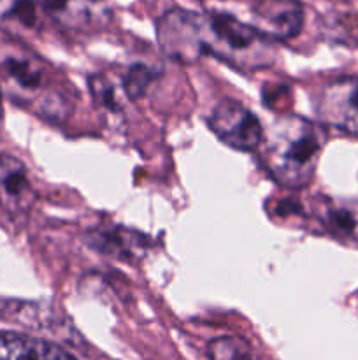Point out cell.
Masks as SVG:
<instances>
[{
    "mask_svg": "<svg viewBox=\"0 0 358 360\" xmlns=\"http://www.w3.org/2000/svg\"><path fill=\"white\" fill-rule=\"evenodd\" d=\"M157 34L165 55L181 62L207 53L237 69L256 70L276 56L274 41L227 13L172 9L160 18Z\"/></svg>",
    "mask_w": 358,
    "mask_h": 360,
    "instance_id": "cell-1",
    "label": "cell"
},
{
    "mask_svg": "<svg viewBox=\"0 0 358 360\" xmlns=\"http://www.w3.org/2000/svg\"><path fill=\"white\" fill-rule=\"evenodd\" d=\"M325 139V130L316 123L300 116H283L260 144L263 167L279 185L302 188L314 174Z\"/></svg>",
    "mask_w": 358,
    "mask_h": 360,
    "instance_id": "cell-2",
    "label": "cell"
},
{
    "mask_svg": "<svg viewBox=\"0 0 358 360\" xmlns=\"http://www.w3.org/2000/svg\"><path fill=\"white\" fill-rule=\"evenodd\" d=\"M209 127L223 143L241 151H251L263 141L262 123L239 102L221 101L209 116Z\"/></svg>",
    "mask_w": 358,
    "mask_h": 360,
    "instance_id": "cell-3",
    "label": "cell"
},
{
    "mask_svg": "<svg viewBox=\"0 0 358 360\" xmlns=\"http://www.w3.org/2000/svg\"><path fill=\"white\" fill-rule=\"evenodd\" d=\"M318 115L329 125L358 137V77L330 81L319 94Z\"/></svg>",
    "mask_w": 358,
    "mask_h": 360,
    "instance_id": "cell-4",
    "label": "cell"
},
{
    "mask_svg": "<svg viewBox=\"0 0 358 360\" xmlns=\"http://www.w3.org/2000/svg\"><path fill=\"white\" fill-rule=\"evenodd\" d=\"M253 18V27L270 41H288L304 28L305 9L298 0H258Z\"/></svg>",
    "mask_w": 358,
    "mask_h": 360,
    "instance_id": "cell-5",
    "label": "cell"
},
{
    "mask_svg": "<svg viewBox=\"0 0 358 360\" xmlns=\"http://www.w3.org/2000/svg\"><path fill=\"white\" fill-rule=\"evenodd\" d=\"M46 18L72 32H93L104 28L111 11L102 0H42Z\"/></svg>",
    "mask_w": 358,
    "mask_h": 360,
    "instance_id": "cell-6",
    "label": "cell"
},
{
    "mask_svg": "<svg viewBox=\"0 0 358 360\" xmlns=\"http://www.w3.org/2000/svg\"><path fill=\"white\" fill-rule=\"evenodd\" d=\"M35 202V190L27 167L18 158L0 153V207L13 217L30 211Z\"/></svg>",
    "mask_w": 358,
    "mask_h": 360,
    "instance_id": "cell-7",
    "label": "cell"
},
{
    "mask_svg": "<svg viewBox=\"0 0 358 360\" xmlns=\"http://www.w3.org/2000/svg\"><path fill=\"white\" fill-rule=\"evenodd\" d=\"M314 217L333 239L358 248V200L323 197L314 206Z\"/></svg>",
    "mask_w": 358,
    "mask_h": 360,
    "instance_id": "cell-8",
    "label": "cell"
},
{
    "mask_svg": "<svg viewBox=\"0 0 358 360\" xmlns=\"http://www.w3.org/2000/svg\"><path fill=\"white\" fill-rule=\"evenodd\" d=\"M0 360H76L49 341L25 334H0Z\"/></svg>",
    "mask_w": 358,
    "mask_h": 360,
    "instance_id": "cell-9",
    "label": "cell"
},
{
    "mask_svg": "<svg viewBox=\"0 0 358 360\" xmlns=\"http://www.w3.org/2000/svg\"><path fill=\"white\" fill-rule=\"evenodd\" d=\"M44 16L42 0H0V28L9 34H34Z\"/></svg>",
    "mask_w": 358,
    "mask_h": 360,
    "instance_id": "cell-10",
    "label": "cell"
},
{
    "mask_svg": "<svg viewBox=\"0 0 358 360\" xmlns=\"http://www.w3.org/2000/svg\"><path fill=\"white\" fill-rule=\"evenodd\" d=\"M4 72L20 90V94L35 95L49 84L48 67L42 65L41 60L30 55L9 56L4 62Z\"/></svg>",
    "mask_w": 358,
    "mask_h": 360,
    "instance_id": "cell-11",
    "label": "cell"
},
{
    "mask_svg": "<svg viewBox=\"0 0 358 360\" xmlns=\"http://www.w3.org/2000/svg\"><path fill=\"white\" fill-rule=\"evenodd\" d=\"M211 360H251L249 347L239 338H220L211 341Z\"/></svg>",
    "mask_w": 358,
    "mask_h": 360,
    "instance_id": "cell-12",
    "label": "cell"
},
{
    "mask_svg": "<svg viewBox=\"0 0 358 360\" xmlns=\"http://www.w3.org/2000/svg\"><path fill=\"white\" fill-rule=\"evenodd\" d=\"M151 76H153V74H151V70L147 69V67L144 65L132 67L130 72L126 74V83H125L126 91H128L132 97L140 95L144 91V88H146V84L150 83Z\"/></svg>",
    "mask_w": 358,
    "mask_h": 360,
    "instance_id": "cell-13",
    "label": "cell"
},
{
    "mask_svg": "<svg viewBox=\"0 0 358 360\" xmlns=\"http://www.w3.org/2000/svg\"><path fill=\"white\" fill-rule=\"evenodd\" d=\"M2 118H4V111H2V98H0V125H2Z\"/></svg>",
    "mask_w": 358,
    "mask_h": 360,
    "instance_id": "cell-14",
    "label": "cell"
}]
</instances>
